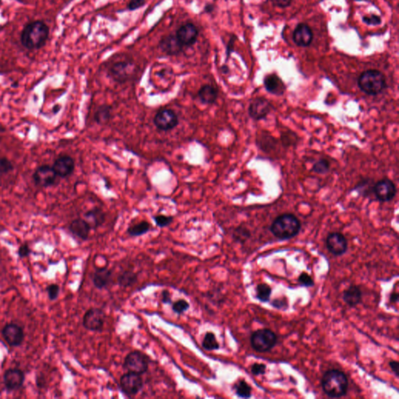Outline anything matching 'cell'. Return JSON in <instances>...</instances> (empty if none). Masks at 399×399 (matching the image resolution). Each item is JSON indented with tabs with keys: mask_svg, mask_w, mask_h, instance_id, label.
<instances>
[{
	"mask_svg": "<svg viewBox=\"0 0 399 399\" xmlns=\"http://www.w3.org/2000/svg\"><path fill=\"white\" fill-rule=\"evenodd\" d=\"M49 28L42 21H37L26 24L21 33L23 46L29 50L39 49L45 45Z\"/></svg>",
	"mask_w": 399,
	"mask_h": 399,
	"instance_id": "6da1fadb",
	"label": "cell"
},
{
	"mask_svg": "<svg viewBox=\"0 0 399 399\" xmlns=\"http://www.w3.org/2000/svg\"><path fill=\"white\" fill-rule=\"evenodd\" d=\"M301 230V223L297 216L293 214H283L278 216L271 225L273 235L281 240H290L297 237Z\"/></svg>",
	"mask_w": 399,
	"mask_h": 399,
	"instance_id": "7a4b0ae2",
	"label": "cell"
},
{
	"mask_svg": "<svg viewBox=\"0 0 399 399\" xmlns=\"http://www.w3.org/2000/svg\"><path fill=\"white\" fill-rule=\"evenodd\" d=\"M324 392L330 397H341L348 391V378L343 371L337 370H327L321 380Z\"/></svg>",
	"mask_w": 399,
	"mask_h": 399,
	"instance_id": "3957f363",
	"label": "cell"
},
{
	"mask_svg": "<svg viewBox=\"0 0 399 399\" xmlns=\"http://www.w3.org/2000/svg\"><path fill=\"white\" fill-rule=\"evenodd\" d=\"M360 89L368 95H377L382 92L386 87V77L377 70H369L360 74L358 79Z\"/></svg>",
	"mask_w": 399,
	"mask_h": 399,
	"instance_id": "277c9868",
	"label": "cell"
},
{
	"mask_svg": "<svg viewBox=\"0 0 399 399\" xmlns=\"http://www.w3.org/2000/svg\"><path fill=\"white\" fill-rule=\"evenodd\" d=\"M277 337L275 333L270 329H259L253 333L250 337V343L254 350L258 353H267L271 351L276 343Z\"/></svg>",
	"mask_w": 399,
	"mask_h": 399,
	"instance_id": "5b68a950",
	"label": "cell"
},
{
	"mask_svg": "<svg viewBox=\"0 0 399 399\" xmlns=\"http://www.w3.org/2000/svg\"><path fill=\"white\" fill-rule=\"evenodd\" d=\"M137 65L131 60H121L112 64L109 68V76L116 82L124 84L134 77L137 73Z\"/></svg>",
	"mask_w": 399,
	"mask_h": 399,
	"instance_id": "8992f818",
	"label": "cell"
},
{
	"mask_svg": "<svg viewBox=\"0 0 399 399\" xmlns=\"http://www.w3.org/2000/svg\"><path fill=\"white\" fill-rule=\"evenodd\" d=\"M149 357L142 352L135 350L131 352L124 360V368L128 372H133L136 374H145L149 367Z\"/></svg>",
	"mask_w": 399,
	"mask_h": 399,
	"instance_id": "52a82bcc",
	"label": "cell"
},
{
	"mask_svg": "<svg viewBox=\"0 0 399 399\" xmlns=\"http://www.w3.org/2000/svg\"><path fill=\"white\" fill-rule=\"evenodd\" d=\"M144 387L141 374L127 372L120 378V387L123 393L128 397L137 395Z\"/></svg>",
	"mask_w": 399,
	"mask_h": 399,
	"instance_id": "ba28073f",
	"label": "cell"
},
{
	"mask_svg": "<svg viewBox=\"0 0 399 399\" xmlns=\"http://www.w3.org/2000/svg\"><path fill=\"white\" fill-rule=\"evenodd\" d=\"M106 314L101 309L91 308L87 310L83 318V325L88 331H101Z\"/></svg>",
	"mask_w": 399,
	"mask_h": 399,
	"instance_id": "9c48e42d",
	"label": "cell"
},
{
	"mask_svg": "<svg viewBox=\"0 0 399 399\" xmlns=\"http://www.w3.org/2000/svg\"><path fill=\"white\" fill-rule=\"evenodd\" d=\"M32 178L34 184L37 186L46 188L55 185L59 177L52 166H50L48 164H43L35 169Z\"/></svg>",
	"mask_w": 399,
	"mask_h": 399,
	"instance_id": "30bf717a",
	"label": "cell"
},
{
	"mask_svg": "<svg viewBox=\"0 0 399 399\" xmlns=\"http://www.w3.org/2000/svg\"><path fill=\"white\" fill-rule=\"evenodd\" d=\"M373 192L378 201L388 202L395 197L397 189L391 180L385 178L379 180L373 186Z\"/></svg>",
	"mask_w": 399,
	"mask_h": 399,
	"instance_id": "8fae6325",
	"label": "cell"
},
{
	"mask_svg": "<svg viewBox=\"0 0 399 399\" xmlns=\"http://www.w3.org/2000/svg\"><path fill=\"white\" fill-rule=\"evenodd\" d=\"M155 127L162 131L173 130L179 124V119L175 111L172 109H161L156 113L154 118Z\"/></svg>",
	"mask_w": 399,
	"mask_h": 399,
	"instance_id": "7c38bea8",
	"label": "cell"
},
{
	"mask_svg": "<svg viewBox=\"0 0 399 399\" xmlns=\"http://www.w3.org/2000/svg\"><path fill=\"white\" fill-rule=\"evenodd\" d=\"M199 29L193 23H186L180 26L176 32V36L186 48L195 45L199 37Z\"/></svg>",
	"mask_w": 399,
	"mask_h": 399,
	"instance_id": "4fadbf2b",
	"label": "cell"
},
{
	"mask_svg": "<svg viewBox=\"0 0 399 399\" xmlns=\"http://www.w3.org/2000/svg\"><path fill=\"white\" fill-rule=\"evenodd\" d=\"M272 108L273 105L268 100L264 98H256L249 105V116L257 121L263 120L271 112Z\"/></svg>",
	"mask_w": 399,
	"mask_h": 399,
	"instance_id": "5bb4252c",
	"label": "cell"
},
{
	"mask_svg": "<svg viewBox=\"0 0 399 399\" xmlns=\"http://www.w3.org/2000/svg\"><path fill=\"white\" fill-rule=\"evenodd\" d=\"M158 47L163 53L168 55V56H176V55H180L184 51V48H185L179 41L176 34H172L162 37L160 40Z\"/></svg>",
	"mask_w": 399,
	"mask_h": 399,
	"instance_id": "9a60e30c",
	"label": "cell"
},
{
	"mask_svg": "<svg viewBox=\"0 0 399 399\" xmlns=\"http://www.w3.org/2000/svg\"><path fill=\"white\" fill-rule=\"evenodd\" d=\"M326 246L329 252L334 256L344 254L348 249V242L340 233H331L327 236Z\"/></svg>",
	"mask_w": 399,
	"mask_h": 399,
	"instance_id": "2e32d148",
	"label": "cell"
},
{
	"mask_svg": "<svg viewBox=\"0 0 399 399\" xmlns=\"http://www.w3.org/2000/svg\"><path fill=\"white\" fill-rule=\"evenodd\" d=\"M2 334L7 344L12 347L21 346L24 340V330L16 324H7L4 326Z\"/></svg>",
	"mask_w": 399,
	"mask_h": 399,
	"instance_id": "e0dca14e",
	"label": "cell"
},
{
	"mask_svg": "<svg viewBox=\"0 0 399 399\" xmlns=\"http://www.w3.org/2000/svg\"><path fill=\"white\" fill-rule=\"evenodd\" d=\"M52 168L59 178H67L74 173L75 161L71 156L61 155L54 161Z\"/></svg>",
	"mask_w": 399,
	"mask_h": 399,
	"instance_id": "ac0fdd59",
	"label": "cell"
},
{
	"mask_svg": "<svg viewBox=\"0 0 399 399\" xmlns=\"http://www.w3.org/2000/svg\"><path fill=\"white\" fill-rule=\"evenodd\" d=\"M25 380L24 372L18 369H9L4 373V382L8 391H15L22 387Z\"/></svg>",
	"mask_w": 399,
	"mask_h": 399,
	"instance_id": "d6986e66",
	"label": "cell"
},
{
	"mask_svg": "<svg viewBox=\"0 0 399 399\" xmlns=\"http://www.w3.org/2000/svg\"><path fill=\"white\" fill-rule=\"evenodd\" d=\"M314 38L311 28L307 24H299L293 31V39L296 45L300 47H307L310 45Z\"/></svg>",
	"mask_w": 399,
	"mask_h": 399,
	"instance_id": "ffe728a7",
	"label": "cell"
},
{
	"mask_svg": "<svg viewBox=\"0 0 399 399\" xmlns=\"http://www.w3.org/2000/svg\"><path fill=\"white\" fill-rule=\"evenodd\" d=\"M264 85L267 92L277 96H281L286 91V84L275 74L266 76L264 79Z\"/></svg>",
	"mask_w": 399,
	"mask_h": 399,
	"instance_id": "44dd1931",
	"label": "cell"
},
{
	"mask_svg": "<svg viewBox=\"0 0 399 399\" xmlns=\"http://www.w3.org/2000/svg\"><path fill=\"white\" fill-rule=\"evenodd\" d=\"M111 277H112V272L106 267L96 268L93 274V284L98 290H103L108 287V284L111 282Z\"/></svg>",
	"mask_w": 399,
	"mask_h": 399,
	"instance_id": "7402d4cb",
	"label": "cell"
},
{
	"mask_svg": "<svg viewBox=\"0 0 399 399\" xmlns=\"http://www.w3.org/2000/svg\"><path fill=\"white\" fill-rule=\"evenodd\" d=\"M91 230L88 223L83 218L74 219L69 226V230L73 235L81 240H88Z\"/></svg>",
	"mask_w": 399,
	"mask_h": 399,
	"instance_id": "603a6c76",
	"label": "cell"
},
{
	"mask_svg": "<svg viewBox=\"0 0 399 399\" xmlns=\"http://www.w3.org/2000/svg\"><path fill=\"white\" fill-rule=\"evenodd\" d=\"M84 219L89 224L91 230H96L105 221V214L99 207H94L84 213Z\"/></svg>",
	"mask_w": 399,
	"mask_h": 399,
	"instance_id": "cb8c5ba5",
	"label": "cell"
},
{
	"mask_svg": "<svg viewBox=\"0 0 399 399\" xmlns=\"http://www.w3.org/2000/svg\"><path fill=\"white\" fill-rule=\"evenodd\" d=\"M343 300L350 307H356L361 303L362 292L360 287L352 284L343 293Z\"/></svg>",
	"mask_w": 399,
	"mask_h": 399,
	"instance_id": "d4e9b609",
	"label": "cell"
},
{
	"mask_svg": "<svg viewBox=\"0 0 399 399\" xmlns=\"http://www.w3.org/2000/svg\"><path fill=\"white\" fill-rule=\"evenodd\" d=\"M218 97V91L214 86L210 84L203 85L198 91V98L203 104L211 105L214 104Z\"/></svg>",
	"mask_w": 399,
	"mask_h": 399,
	"instance_id": "484cf974",
	"label": "cell"
},
{
	"mask_svg": "<svg viewBox=\"0 0 399 399\" xmlns=\"http://www.w3.org/2000/svg\"><path fill=\"white\" fill-rule=\"evenodd\" d=\"M111 112H112V109L110 105H100L94 113V121L100 125L107 124L111 120V116H112Z\"/></svg>",
	"mask_w": 399,
	"mask_h": 399,
	"instance_id": "4316f807",
	"label": "cell"
},
{
	"mask_svg": "<svg viewBox=\"0 0 399 399\" xmlns=\"http://www.w3.org/2000/svg\"><path fill=\"white\" fill-rule=\"evenodd\" d=\"M137 281V274L132 271H125L119 275L117 278L118 284L124 288L131 287Z\"/></svg>",
	"mask_w": 399,
	"mask_h": 399,
	"instance_id": "83f0119b",
	"label": "cell"
},
{
	"mask_svg": "<svg viewBox=\"0 0 399 399\" xmlns=\"http://www.w3.org/2000/svg\"><path fill=\"white\" fill-rule=\"evenodd\" d=\"M151 230V224L146 221H141L137 224L131 225L127 230V233L129 236L132 237H141L148 233Z\"/></svg>",
	"mask_w": 399,
	"mask_h": 399,
	"instance_id": "f1b7e54d",
	"label": "cell"
},
{
	"mask_svg": "<svg viewBox=\"0 0 399 399\" xmlns=\"http://www.w3.org/2000/svg\"><path fill=\"white\" fill-rule=\"evenodd\" d=\"M234 389L237 395L242 398H249L252 395V388L244 380H239Z\"/></svg>",
	"mask_w": 399,
	"mask_h": 399,
	"instance_id": "f546056e",
	"label": "cell"
},
{
	"mask_svg": "<svg viewBox=\"0 0 399 399\" xmlns=\"http://www.w3.org/2000/svg\"><path fill=\"white\" fill-rule=\"evenodd\" d=\"M203 348L207 351H214L220 348L219 343L217 341L215 334L213 332H207L202 341Z\"/></svg>",
	"mask_w": 399,
	"mask_h": 399,
	"instance_id": "4dcf8cb0",
	"label": "cell"
},
{
	"mask_svg": "<svg viewBox=\"0 0 399 399\" xmlns=\"http://www.w3.org/2000/svg\"><path fill=\"white\" fill-rule=\"evenodd\" d=\"M271 287L267 286V284H259L256 287V297L257 300L262 302V303H267L271 298Z\"/></svg>",
	"mask_w": 399,
	"mask_h": 399,
	"instance_id": "1f68e13d",
	"label": "cell"
},
{
	"mask_svg": "<svg viewBox=\"0 0 399 399\" xmlns=\"http://www.w3.org/2000/svg\"><path fill=\"white\" fill-rule=\"evenodd\" d=\"M250 230H247L246 227L239 226L234 230L233 233V237L236 242L244 244L249 238H250Z\"/></svg>",
	"mask_w": 399,
	"mask_h": 399,
	"instance_id": "d6a6232c",
	"label": "cell"
},
{
	"mask_svg": "<svg viewBox=\"0 0 399 399\" xmlns=\"http://www.w3.org/2000/svg\"><path fill=\"white\" fill-rule=\"evenodd\" d=\"M172 309L174 313L181 315L190 309V303L185 300H179L172 303Z\"/></svg>",
	"mask_w": 399,
	"mask_h": 399,
	"instance_id": "836d02e7",
	"label": "cell"
},
{
	"mask_svg": "<svg viewBox=\"0 0 399 399\" xmlns=\"http://www.w3.org/2000/svg\"><path fill=\"white\" fill-rule=\"evenodd\" d=\"M312 170L318 174H325L330 170V163L327 160L320 159L314 163Z\"/></svg>",
	"mask_w": 399,
	"mask_h": 399,
	"instance_id": "e575fe53",
	"label": "cell"
},
{
	"mask_svg": "<svg viewBox=\"0 0 399 399\" xmlns=\"http://www.w3.org/2000/svg\"><path fill=\"white\" fill-rule=\"evenodd\" d=\"M153 219L157 224V226L160 227V228L168 226L173 221V218L172 216L163 215V214L154 216Z\"/></svg>",
	"mask_w": 399,
	"mask_h": 399,
	"instance_id": "d590c367",
	"label": "cell"
},
{
	"mask_svg": "<svg viewBox=\"0 0 399 399\" xmlns=\"http://www.w3.org/2000/svg\"><path fill=\"white\" fill-rule=\"evenodd\" d=\"M14 165L12 161L6 157L0 158V174H7L14 171Z\"/></svg>",
	"mask_w": 399,
	"mask_h": 399,
	"instance_id": "8d00e7d4",
	"label": "cell"
},
{
	"mask_svg": "<svg viewBox=\"0 0 399 399\" xmlns=\"http://www.w3.org/2000/svg\"><path fill=\"white\" fill-rule=\"evenodd\" d=\"M47 293H48V299L51 301L57 300L60 295V286L56 284H51L48 286L46 289Z\"/></svg>",
	"mask_w": 399,
	"mask_h": 399,
	"instance_id": "74e56055",
	"label": "cell"
},
{
	"mask_svg": "<svg viewBox=\"0 0 399 399\" xmlns=\"http://www.w3.org/2000/svg\"><path fill=\"white\" fill-rule=\"evenodd\" d=\"M298 281L302 286H305V287H312L314 284V280L312 278L311 276L306 272L301 273V274L299 276Z\"/></svg>",
	"mask_w": 399,
	"mask_h": 399,
	"instance_id": "f35d334b",
	"label": "cell"
},
{
	"mask_svg": "<svg viewBox=\"0 0 399 399\" xmlns=\"http://www.w3.org/2000/svg\"><path fill=\"white\" fill-rule=\"evenodd\" d=\"M363 23L367 25H379L381 24V18L376 14L364 16L363 17Z\"/></svg>",
	"mask_w": 399,
	"mask_h": 399,
	"instance_id": "ab89813d",
	"label": "cell"
},
{
	"mask_svg": "<svg viewBox=\"0 0 399 399\" xmlns=\"http://www.w3.org/2000/svg\"><path fill=\"white\" fill-rule=\"evenodd\" d=\"M145 4L146 0H130L127 4V9L129 11H135L144 7Z\"/></svg>",
	"mask_w": 399,
	"mask_h": 399,
	"instance_id": "60d3db41",
	"label": "cell"
},
{
	"mask_svg": "<svg viewBox=\"0 0 399 399\" xmlns=\"http://www.w3.org/2000/svg\"><path fill=\"white\" fill-rule=\"evenodd\" d=\"M266 365L264 363H254L251 367V372L254 375H263L265 374Z\"/></svg>",
	"mask_w": 399,
	"mask_h": 399,
	"instance_id": "b9f144b4",
	"label": "cell"
},
{
	"mask_svg": "<svg viewBox=\"0 0 399 399\" xmlns=\"http://www.w3.org/2000/svg\"><path fill=\"white\" fill-rule=\"evenodd\" d=\"M271 305L274 308L278 309V310H283V309L288 307V302H287V300L286 298H277L271 303Z\"/></svg>",
	"mask_w": 399,
	"mask_h": 399,
	"instance_id": "7bdbcfd3",
	"label": "cell"
},
{
	"mask_svg": "<svg viewBox=\"0 0 399 399\" xmlns=\"http://www.w3.org/2000/svg\"><path fill=\"white\" fill-rule=\"evenodd\" d=\"M31 250L30 249L29 246L27 244H23L19 247L18 250V255L21 258H24V257H28L31 254Z\"/></svg>",
	"mask_w": 399,
	"mask_h": 399,
	"instance_id": "ee69618b",
	"label": "cell"
},
{
	"mask_svg": "<svg viewBox=\"0 0 399 399\" xmlns=\"http://www.w3.org/2000/svg\"><path fill=\"white\" fill-rule=\"evenodd\" d=\"M271 1L273 6L279 8H286L290 7L292 4V0H271Z\"/></svg>",
	"mask_w": 399,
	"mask_h": 399,
	"instance_id": "f6af8a7d",
	"label": "cell"
},
{
	"mask_svg": "<svg viewBox=\"0 0 399 399\" xmlns=\"http://www.w3.org/2000/svg\"><path fill=\"white\" fill-rule=\"evenodd\" d=\"M237 40V37L232 36L231 38H230L229 40L228 44L226 45V59L229 60L230 58V55L231 54L233 53V47H234V44H235V41Z\"/></svg>",
	"mask_w": 399,
	"mask_h": 399,
	"instance_id": "bcb514c9",
	"label": "cell"
},
{
	"mask_svg": "<svg viewBox=\"0 0 399 399\" xmlns=\"http://www.w3.org/2000/svg\"><path fill=\"white\" fill-rule=\"evenodd\" d=\"M161 301L165 304H172L171 294L168 290H164L161 293Z\"/></svg>",
	"mask_w": 399,
	"mask_h": 399,
	"instance_id": "7dc6e473",
	"label": "cell"
},
{
	"mask_svg": "<svg viewBox=\"0 0 399 399\" xmlns=\"http://www.w3.org/2000/svg\"><path fill=\"white\" fill-rule=\"evenodd\" d=\"M389 366L391 367V370L394 373L396 377H398L399 374V363L396 360H391L389 363Z\"/></svg>",
	"mask_w": 399,
	"mask_h": 399,
	"instance_id": "c3c4849f",
	"label": "cell"
},
{
	"mask_svg": "<svg viewBox=\"0 0 399 399\" xmlns=\"http://www.w3.org/2000/svg\"><path fill=\"white\" fill-rule=\"evenodd\" d=\"M214 9H215V7H214V4H207L204 5L203 12H204V14H212L214 11Z\"/></svg>",
	"mask_w": 399,
	"mask_h": 399,
	"instance_id": "681fc988",
	"label": "cell"
},
{
	"mask_svg": "<svg viewBox=\"0 0 399 399\" xmlns=\"http://www.w3.org/2000/svg\"><path fill=\"white\" fill-rule=\"evenodd\" d=\"M390 302L392 303H397L398 301V293L397 291L391 293L390 295Z\"/></svg>",
	"mask_w": 399,
	"mask_h": 399,
	"instance_id": "f907efd6",
	"label": "cell"
},
{
	"mask_svg": "<svg viewBox=\"0 0 399 399\" xmlns=\"http://www.w3.org/2000/svg\"><path fill=\"white\" fill-rule=\"evenodd\" d=\"M221 71L222 74H227L230 72V68H229L226 65H223L222 67H221Z\"/></svg>",
	"mask_w": 399,
	"mask_h": 399,
	"instance_id": "816d5d0a",
	"label": "cell"
},
{
	"mask_svg": "<svg viewBox=\"0 0 399 399\" xmlns=\"http://www.w3.org/2000/svg\"><path fill=\"white\" fill-rule=\"evenodd\" d=\"M356 1H363V0H356Z\"/></svg>",
	"mask_w": 399,
	"mask_h": 399,
	"instance_id": "f5cc1de1",
	"label": "cell"
}]
</instances>
